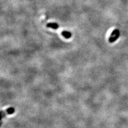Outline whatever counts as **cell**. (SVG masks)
I'll return each instance as SVG.
<instances>
[{"mask_svg":"<svg viewBox=\"0 0 128 128\" xmlns=\"http://www.w3.org/2000/svg\"><path fill=\"white\" fill-rule=\"evenodd\" d=\"M62 35L64 37H65L66 38H70L71 36V34L70 32H69L68 31H64L62 32Z\"/></svg>","mask_w":128,"mask_h":128,"instance_id":"obj_2","label":"cell"},{"mask_svg":"<svg viewBox=\"0 0 128 128\" xmlns=\"http://www.w3.org/2000/svg\"><path fill=\"white\" fill-rule=\"evenodd\" d=\"M14 112V108L10 107L4 112H0V120H1L7 114H12Z\"/></svg>","mask_w":128,"mask_h":128,"instance_id":"obj_1","label":"cell"},{"mask_svg":"<svg viewBox=\"0 0 128 128\" xmlns=\"http://www.w3.org/2000/svg\"><path fill=\"white\" fill-rule=\"evenodd\" d=\"M47 26L52 28L53 29H57L58 27V25L56 23H50L47 25Z\"/></svg>","mask_w":128,"mask_h":128,"instance_id":"obj_3","label":"cell"}]
</instances>
